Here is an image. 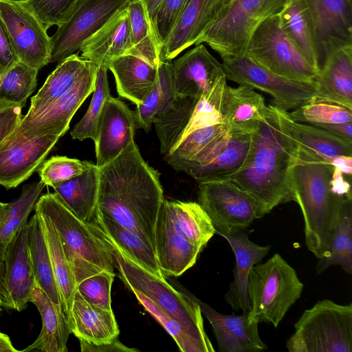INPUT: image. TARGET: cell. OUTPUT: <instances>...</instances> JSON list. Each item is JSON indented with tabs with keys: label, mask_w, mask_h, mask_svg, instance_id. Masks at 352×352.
I'll use <instances>...</instances> for the list:
<instances>
[{
	"label": "cell",
	"mask_w": 352,
	"mask_h": 352,
	"mask_svg": "<svg viewBox=\"0 0 352 352\" xmlns=\"http://www.w3.org/2000/svg\"><path fill=\"white\" fill-rule=\"evenodd\" d=\"M99 168L96 211L135 232L155 250L163 188L157 170L143 159L135 140Z\"/></svg>",
	"instance_id": "obj_1"
},
{
	"label": "cell",
	"mask_w": 352,
	"mask_h": 352,
	"mask_svg": "<svg viewBox=\"0 0 352 352\" xmlns=\"http://www.w3.org/2000/svg\"><path fill=\"white\" fill-rule=\"evenodd\" d=\"M298 150L279 126L273 106L250 134L248 155L228 179L252 196L264 215L280 204L294 201L292 170Z\"/></svg>",
	"instance_id": "obj_2"
},
{
	"label": "cell",
	"mask_w": 352,
	"mask_h": 352,
	"mask_svg": "<svg viewBox=\"0 0 352 352\" xmlns=\"http://www.w3.org/2000/svg\"><path fill=\"white\" fill-rule=\"evenodd\" d=\"M333 168L331 164L298 151L292 170L294 201L303 216L305 243L318 258L327 256L344 201L352 198L331 192Z\"/></svg>",
	"instance_id": "obj_3"
},
{
	"label": "cell",
	"mask_w": 352,
	"mask_h": 352,
	"mask_svg": "<svg viewBox=\"0 0 352 352\" xmlns=\"http://www.w3.org/2000/svg\"><path fill=\"white\" fill-rule=\"evenodd\" d=\"M91 225L107 246L113 266L127 287L132 292L142 294L177 320L206 352L214 351L205 332L203 315L194 295L181 285L177 283L175 288L165 278H160L138 265Z\"/></svg>",
	"instance_id": "obj_4"
},
{
	"label": "cell",
	"mask_w": 352,
	"mask_h": 352,
	"mask_svg": "<svg viewBox=\"0 0 352 352\" xmlns=\"http://www.w3.org/2000/svg\"><path fill=\"white\" fill-rule=\"evenodd\" d=\"M34 210L47 218L61 241L76 285L102 271L114 272L110 253L90 223L76 217L55 193L39 197Z\"/></svg>",
	"instance_id": "obj_5"
},
{
	"label": "cell",
	"mask_w": 352,
	"mask_h": 352,
	"mask_svg": "<svg viewBox=\"0 0 352 352\" xmlns=\"http://www.w3.org/2000/svg\"><path fill=\"white\" fill-rule=\"evenodd\" d=\"M303 287L296 271L279 254L257 263L248 284L250 319L277 327L300 297Z\"/></svg>",
	"instance_id": "obj_6"
},
{
	"label": "cell",
	"mask_w": 352,
	"mask_h": 352,
	"mask_svg": "<svg viewBox=\"0 0 352 352\" xmlns=\"http://www.w3.org/2000/svg\"><path fill=\"white\" fill-rule=\"evenodd\" d=\"M286 348L289 352H351L352 304L318 301L295 323Z\"/></svg>",
	"instance_id": "obj_7"
},
{
	"label": "cell",
	"mask_w": 352,
	"mask_h": 352,
	"mask_svg": "<svg viewBox=\"0 0 352 352\" xmlns=\"http://www.w3.org/2000/svg\"><path fill=\"white\" fill-rule=\"evenodd\" d=\"M289 0H234L226 12L213 23L195 45L207 43L221 58L243 55L256 28L278 14Z\"/></svg>",
	"instance_id": "obj_8"
},
{
	"label": "cell",
	"mask_w": 352,
	"mask_h": 352,
	"mask_svg": "<svg viewBox=\"0 0 352 352\" xmlns=\"http://www.w3.org/2000/svg\"><path fill=\"white\" fill-rule=\"evenodd\" d=\"M243 55L291 80L312 82L318 73L283 32L278 14L267 18L256 28Z\"/></svg>",
	"instance_id": "obj_9"
},
{
	"label": "cell",
	"mask_w": 352,
	"mask_h": 352,
	"mask_svg": "<svg viewBox=\"0 0 352 352\" xmlns=\"http://www.w3.org/2000/svg\"><path fill=\"white\" fill-rule=\"evenodd\" d=\"M199 204L221 236L247 229L264 216L252 196L226 179L199 182Z\"/></svg>",
	"instance_id": "obj_10"
},
{
	"label": "cell",
	"mask_w": 352,
	"mask_h": 352,
	"mask_svg": "<svg viewBox=\"0 0 352 352\" xmlns=\"http://www.w3.org/2000/svg\"><path fill=\"white\" fill-rule=\"evenodd\" d=\"M131 0H79L67 18L50 36V63H60L80 51L84 43Z\"/></svg>",
	"instance_id": "obj_11"
},
{
	"label": "cell",
	"mask_w": 352,
	"mask_h": 352,
	"mask_svg": "<svg viewBox=\"0 0 352 352\" xmlns=\"http://www.w3.org/2000/svg\"><path fill=\"white\" fill-rule=\"evenodd\" d=\"M222 66L227 79L267 93L270 104L288 111L315 99V82H298L279 76L258 65L245 55L226 56Z\"/></svg>",
	"instance_id": "obj_12"
},
{
	"label": "cell",
	"mask_w": 352,
	"mask_h": 352,
	"mask_svg": "<svg viewBox=\"0 0 352 352\" xmlns=\"http://www.w3.org/2000/svg\"><path fill=\"white\" fill-rule=\"evenodd\" d=\"M0 16L20 61L39 70L50 63V36L22 0H0Z\"/></svg>",
	"instance_id": "obj_13"
},
{
	"label": "cell",
	"mask_w": 352,
	"mask_h": 352,
	"mask_svg": "<svg viewBox=\"0 0 352 352\" xmlns=\"http://www.w3.org/2000/svg\"><path fill=\"white\" fill-rule=\"evenodd\" d=\"M250 144V135L229 132L197 154L192 160L177 162L170 166L202 182L224 179L243 165Z\"/></svg>",
	"instance_id": "obj_14"
},
{
	"label": "cell",
	"mask_w": 352,
	"mask_h": 352,
	"mask_svg": "<svg viewBox=\"0 0 352 352\" xmlns=\"http://www.w3.org/2000/svg\"><path fill=\"white\" fill-rule=\"evenodd\" d=\"M60 137L28 138L15 131L0 146V185L15 188L37 171Z\"/></svg>",
	"instance_id": "obj_15"
},
{
	"label": "cell",
	"mask_w": 352,
	"mask_h": 352,
	"mask_svg": "<svg viewBox=\"0 0 352 352\" xmlns=\"http://www.w3.org/2000/svg\"><path fill=\"white\" fill-rule=\"evenodd\" d=\"M138 129L135 111L110 96L99 118L95 140L96 165L102 167L120 155L134 140Z\"/></svg>",
	"instance_id": "obj_16"
},
{
	"label": "cell",
	"mask_w": 352,
	"mask_h": 352,
	"mask_svg": "<svg viewBox=\"0 0 352 352\" xmlns=\"http://www.w3.org/2000/svg\"><path fill=\"white\" fill-rule=\"evenodd\" d=\"M315 25L319 71L336 50L352 45L351 0H307Z\"/></svg>",
	"instance_id": "obj_17"
},
{
	"label": "cell",
	"mask_w": 352,
	"mask_h": 352,
	"mask_svg": "<svg viewBox=\"0 0 352 352\" xmlns=\"http://www.w3.org/2000/svg\"><path fill=\"white\" fill-rule=\"evenodd\" d=\"M234 0H190L161 51V60L171 61L195 45L202 34L222 16Z\"/></svg>",
	"instance_id": "obj_18"
},
{
	"label": "cell",
	"mask_w": 352,
	"mask_h": 352,
	"mask_svg": "<svg viewBox=\"0 0 352 352\" xmlns=\"http://www.w3.org/2000/svg\"><path fill=\"white\" fill-rule=\"evenodd\" d=\"M98 67H94L70 91L36 117L20 122L16 130L28 138L46 135L63 136L74 115L94 92Z\"/></svg>",
	"instance_id": "obj_19"
},
{
	"label": "cell",
	"mask_w": 352,
	"mask_h": 352,
	"mask_svg": "<svg viewBox=\"0 0 352 352\" xmlns=\"http://www.w3.org/2000/svg\"><path fill=\"white\" fill-rule=\"evenodd\" d=\"M175 94L199 98L225 75L220 63L203 44L170 62Z\"/></svg>",
	"instance_id": "obj_20"
},
{
	"label": "cell",
	"mask_w": 352,
	"mask_h": 352,
	"mask_svg": "<svg viewBox=\"0 0 352 352\" xmlns=\"http://www.w3.org/2000/svg\"><path fill=\"white\" fill-rule=\"evenodd\" d=\"M202 315L210 322L220 352H256L267 349L258 333V322L249 311L241 315L221 314L194 296Z\"/></svg>",
	"instance_id": "obj_21"
},
{
	"label": "cell",
	"mask_w": 352,
	"mask_h": 352,
	"mask_svg": "<svg viewBox=\"0 0 352 352\" xmlns=\"http://www.w3.org/2000/svg\"><path fill=\"white\" fill-rule=\"evenodd\" d=\"M28 222L12 239L3 256L6 310L22 311L25 309L34 284L28 252Z\"/></svg>",
	"instance_id": "obj_22"
},
{
	"label": "cell",
	"mask_w": 352,
	"mask_h": 352,
	"mask_svg": "<svg viewBox=\"0 0 352 352\" xmlns=\"http://www.w3.org/2000/svg\"><path fill=\"white\" fill-rule=\"evenodd\" d=\"M273 106V105H272ZM279 126L298 150L330 164L339 155L352 156V142L324 129L293 120L287 111L273 106Z\"/></svg>",
	"instance_id": "obj_23"
},
{
	"label": "cell",
	"mask_w": 352,
	"mask_h": 352,
	"mask_svg": "<svg viewBox=\"0 0 352 352\" xmlns=\"http://www.w3.org/2000/svg\"><path fill=\"white\" fill-rule=\"evenodd\" d=\"M252 230L244 229L223 236L230 245L235 256L234 280L225 294L226 302L234 311H250L248 293V279L252 267L269 253L270 245H259L249 239Z\"/></svg>",
	"instance_id": "obj_24"
},
{
	"label": "cell",
	"mask_w": 352,
	"mask_h": 352,
	"mask_svg": "<svg viewBox=\"0 0 352 352\" xmlns=\"http://www.w3.org/2000/svg\"><path fill=\"white\" fill-rule=\"evenodd\" d=\"M201 250L175 231L162 201L155 229V252L164 276H181L195 264Z\"/></svg>",
	"instance_id": "obj_25"
},
{
	"label": "cell",
	"mask_w": 352,
	"mask_h": 352,
	"mask_svg": "<svg viewBox=\"0 0 352 352\" xmlns=\"http://www.w3.org/2000/svg\"><path fill=\"white\" fill-rule=\"evenodd\" d=\"M94 67L97 66L78 54L58 63L37 94L31 98L30 109L21 122H27L46 110L70 91Z\"/></svg>",
	"instance_id": "obj_26"
},
{
	"label": "cell",
	"mask_w": 352,
	"mask_h": 352,
	"mask_svg": "<svg viewBox=\"0 0 352 352\" xmlns=\"http://www.w3.org/2000/svg\"><path fill=\"white\" fill-rule=\"evenodd\" d=\"M315 100L352 109V45L331 53L314 79Z\"/></svg>",
	"instance_id": "obj_27"
},
{
	"label": "cell",
	"mask_w": 352,
	"mask_h": 352,
	"mask_svg": "<svg viewBox=\"0 0 352 352\" xmlns=\"http://www.w3.org/2000/svg\"><path fill=\"white\" fill-rule=\"evenodd\" d=\"M267 113L262 95L245 85H227L223 97L222 116L229 133L250 135Z\"/></svg>",
	"instance_id": "obj_28"
},
{
	"label": "cell",
	"mask_w": 352,
	"mask_h": 352,
	"mask_svg": "<svg viewBox=\"0 0 352 352\" xmlns=\"http://www.w3.org/2000/svg\"><path fill=\"white\" fill-rule=\"evenodd\" d=\"M29 302L39 311L42 327L35 341L21 351L67 352L72 333L62 306L54 303L34 280Z\"/></svg>",
	"instance_id": "obj_29"
},
{
	"label": "cell",
	"mask_w": 352,
	"mask_h": 352,
	"mask_svg": "<svg viewBox=\"0 0 352 352\" xmlns=\"http://www.w3.org/2000/svg\"><path fill=\"white\" fill-rule=\"evenodd\" d=\"M131 47L127 9L119 13L89 38L80 52L81 56L97 67L108 69L111 61L126 54Z\"/></svg>",
	"instance_id": "obj_30"
},
{
	"label": "cell",
	"mask_w": 352,
	"mask_h": 352,
	"mask_svg": "<svg viewBox=\"0 0 352 352\" xmlns=\"http://www.w3.org/2000/svg\"><path fill=\"white\" fill-rule=\"evenodd\" d=\"M113 74L118 94L135 105L148 96L157 78L158 67L131 54L120 56L108 66Z\"/></svg>",
	"instance_id": "obj_31"
},
{
	"label": "cell",
	"mask_w": 352,
	"mask_h": 352,
	"mask_svg": "<svg viewBox=\"0 0 352 352\" xmlns=\"http://www.w3.org/2000/svg\"><path fill=\"white\" fill-rule=\"evenodd\" d=\"M70 330L78 340L95 344L110 342L120 333L113 309L89 303L77 290L71 309Z\"/></svg>",
	"instance_id": "obj_32"
},
{
	"label": "cell",
	"mask_w": 352,
	"mask_h": 352,
	"mask_svg": "<svg viewBox=\"0 0 352 352\" xmlns=\"http://www.w3.org/2000/svg\"><path fill=\"white\" fill-rule=\"evenodd\" d=\"M91 223L130 260L158 278H165L151 244L98 211Z\"/></svg>",
	"instance_id": "obj_33"
},
{
	"label": "cell",
	"mask_w": 352,
	"mask_h": 352,
	"mask_svg": "<svg viewBox=\"0 0 352 352\" xmlns=\"http://www.w3.org/2000/svg\"><path fill=\"white\" fill-rule=\"evenodd\" d=\"M278 14L283 32L318 72L315 25L308 1L289 0Z\"/></svg>",
	"instance_id": "obj_34"
},
{
	"label": "cell",
	"mask_w": 352,
	"mask_h": 352,
	"mask_svg": "<svg viewBox=\"0 0 352 352\" xmlns=\"http://www.w3.org/2000/svg\"><path fill=\"white\" fill-rule=\"evenodd\" d=\"M99 168L91 164L87 170L52 188L62 203L79 219L91 223L96 212Z\"/></svg>",
	"instance_id": "obj_35"
},
{
	"label": "cell",
	"mask_w": 352,
	"mask_h": 352,
	"mask_svg": "<svg viewBox=\"0 0 352 352\" xmlns=\"http://www.w3.org/2000/svg\"><path fill=\"white\" fill-rule=\"evenodd\" d=\"M163 204L175 231L199 248L203 249L215 234L199 203L164 199Z\"/></svg>",
	"instance_id": "obj_36"
},
{
	"label": "cell",
	"mask_w": 352,
	"mask_h": 352,
	"mask_svg": "<svg viewBox=\"0 0 352 352\" xmlns=\"http://www.w3.org/2000/svg\"><path fill=\"white\" fill-rule=\"evenodd\" d=\"M35 212L41 222L62 308L70 328L71 309L77 290L75 277L56 229L47 218Z\"/></svg>",
	"instance_id": "obj_37"
},
{
	"label": "cell",
	"mask_w": 352,
	"mask_h": 352,
	"mask_svg": "<svg viewBox=\"0 0 352 352\" xmlns=\"http://www.w3.org/2000/svg\"><path fill=\"white\" fill-rule=\"evenodd\" d=\"M28 245L34 280L54 303L61 305L47 245L36 212L28 222Z\"/></svg>",
	"instance_id": "obj_38"
},
{
	"label": "cell",
	"mask_w": 352,
	"mask_h": 352,
	"mask_svg": "<svg viewBox=\"0 0 352 352\" xmlns=\"http://www.w3.org/2000/svg\"><path fill=\"white\" fill-rule=\"evenodd\" d=\"M197 98L176 96L155 118L153 124L160 151L167 155L177 144L186 128Z\"/></svg>",
	"instance_id": "obj_39"
},
{
	"label": "cell",
	"mask_w": 352,
	"mask_h": 352,
	"mask_svg": "<svg viewBox=\"0 0 352 352\" xmlns=\"http://www.w3.org/2000/svg\"><path fill=\"white\" fill-rule=\"evenodd\" d=\"M127 10L131 28V47L126 54L140 57L158 67L162 60V47L152 31L142 1L131 0Z\"/></svg>",
	"instance_id": "obj_40"
},
{
	"label": "cell",
	"mask_w": 352,
	"mask_h": 352,
	"mask_svg": "<svg viewBox=\"0 0 352 352\" xmlns=\"http://www.w3.org/2000/svg\"><path fill=\"white\" fill-rule=\"evenodd\" d=\"M170 60H161L158 66L157 78L153 89L135 111L138 129L150 131L155 117L176 97L171 74Z\"/></svg>",
	"instance_id": "obj_41"
},
{
	"label": "cell",
	"mask_w": 352,
	"mask_h": 352,
	"mask_svg": "<svg viewBox=\"0 0 352 352\" xmlns=\"http://www.w3.org/2000/svg\"><path fill=\"white\" fill-rule=\"evenodd\" d=\"M337 265L346 273L352 274V198L344 201L327 256L319 258L317 273L320 274L330 266Z\"/></svg>",
	"instance_id": "obj_42"
},
{
	"label": "cell",
	"mask_w": 352,
	"mask_h": 352,
	"mask_svg": "<svg viewBox=\"0 0 352 352\" xmlns=\"http://www.w3.org/2000/svg\"><path fill=\"white\" fill-rule=\"evenodd\" d=\"M45 185L41 182H34L23 186L20 196L14 201L9 203V211L0 229V257L3 258L8 245L28 221V218L34 209Z\"/></svg>",
	"instance_id": "obj_43"
},
{
	"label": "cell",
	"mask_w": 352,
	"mask_h": 352,
	"mask_svg": "<svg viewBox=\"0 0 352 352\" xmlns=\"http://www.w3.org/2000/svg\"><path fill=\"white\" fill-rule=\"evenodd\" d=\"M227 85V78L223 75L210 90L197 99L188 124L174 148L195 130L210 125L224 124L222 106Z\"/></svg>",
	"instance_id": "obj_44"
},
{
	"label": "cell",
	"mask_w": 352,
	"mask_h": 352,
	"mask_svg": "<svg viewBox=\"0 0 352 352\" xmlns=\"http://www.w3.org/2000/svg\"><path fill=\"white\" fill-rule=\"evenodd\" d=\"M38 70L19 60L0 78V102L23 107L34 91Z\"/></svg>",
	"instance_id": "obj_45"
},
{
	"label": "cell",
	"mask_w": 352,
	"mask_h": 352,
	"mask_svg": "<svg viewBox=\"0 0 352 352\" xmlns=\"http://www.w3.org/2000/svg\"><path fill=\"white\" fill-rule=\"evenodd\" d=\"M107 70L104 66L98 67L91 100L82 119L70 132L73 139L80 141L87 138L95 140L99 118L106 100L111 96Z\"/></svg>",
	"instance_id": "obj_46"
},
{
	"label": "cell",
	"mask_w": 352,
	"mask_h": 352,
	"mask_svg": "<svg viewBox=\"0 0 352 352\" xmlns=\"http://www.w3.org/2000/svg\"><path fill=\"white\" fill-rule=\"evenodd\" d=\"M229 132L225 124L198 129L186 136L165 156L169 165L192 160L198 153Z\"/></svg>",
	"instance_id": "obj_47"
},
{
	"label": "cell",
	"mask_w": 352,
	"mask_h": 352,
	"mask_svg": "<svg viewBox=\"0 0 352 352\" xmlns=\"http://www.w3.org/2000/svg\"><path fill=\"white\" fill-rule=\"evenodd\" d=\"M289 113L293 120L311 125L352 122L351 109L315 99Z\"/></svg>",
	"instance_id": "obj_48"
},
{
	"label": "cell",
	"mask_w": 352,
	"mask_h": 352,
	"mask_svg": "<svg viewBox=\"0 0 352 352\" xmlns=\"http://www.w3.org/2000/svg\"><path fill=\"white\" fill-rule=\"evenodd\" d=\"M139 302L165 329L182 352H206L175 319L167 314L150 299L138 292H133Z\"/></svg>",
	"instance_id": "obj_49"
},
{
	"label": "cell",
	"mask_w": 352,
	"mask_h": 352,
	"mask_svg": "<svg viewBox=\"0 0 352 352\" xmlns=\"http://www.w3.org/2000/svg\"><path fill=\"white\" fill-rule=\"evenodd\" d=\"M92 163L65 156H53L44 161L38 173L41 181L48 186L71 179L87 170Z\"/></svg>",
	"instance_id": "obj_50"
},
{
	"label": "cell",
	"mask_w": 352,
	"mask_h": 352,
	"mask_svg": "<svg viewBox=\"0 0 352 352\" xmlns=\"http://www.w3.org/2000/svg\"><path fill=\"white\" fill-rule=\"evenodd\" d=\"M114 276L115 273L100 272L77 284L76 289L89 303L111 310V291Z\"/></svg>",
	"instance_id": "obj_51"
},
{
	"label": "cell",
	"mask_w": 352,
	"mask_h": 352,
	"mask_svg": "<svg viewBox=\"0 0 352 352\" xmlns=\"http://www.w3.org/2000/svg\"><path fill=\"white\" fill-rule=\"evenodd\" d=\"M46 30L59 25L72 12L79 0H22Z\"/></svg>",
	"instance_id": "obj_52"
},
{
	"label": "cell",
	"mask_w": 352,
	"mask_h": 352,
	"mask_svg": "<svg viewBox=\"0 0 352 352\" xmlns=\"http://www.w3.org/2000/svg\"><path fill=\"white\" fill-rule=\"evenodd\" d=\"M190 1L164 0L161 4L155 19L154 33L162 48Z\"/></svg>",
	"instance_id": "obj_53"
},
{
	"label": "cell",
	"mask_w": 352,
	"mask_h": 352,
	"mask_svg": "<svg viewBox=\"0 0 352 352\" xmlns=\"http://www.w3.org/2000/svg\"><path fill=\"white\" fill-rule=\"evenodd\" d=\"M22 109L16 104L0 102V146L19 126Z\"/></svg>",
	"instance_id": "obj_54"
},
{
	"label": "cell",
	"mask_w": 352,
	"mask_h": 352,
	"mask_svg": "<svg viewBox=\"0 0 352 352\" xmlns=\"http://www.w3.org/2000/svg\"><path fill=\"white\" fill-rule=\"evenodd\" d=\"M19 60L0 16V78Z\"/></svg>",
	"instance_id": "obj_55"
},
{
	"label": "cell",
	"mask_w": 352,
	"mask_h": 352,
	"mask_svg": "<svg viewBox=\"0 0 352 352\" xmlns=\"http://www.w3.org/2000/svg\"><path fill=\"white\" fill-rule=\"evenodd\" d=\"M80 351L82 352H136L139 351L134 348H129L116 339L110 342L95 344L79 340Z\"/></svg>",
	"instance_id": "obj_56"
},
{
	"label": "cell",
	"mask_w": 352,
	"mask_h": 352,
	"mask_svg": "<svg viewBox=\"0 0 352 352\" xmlns=\"http://www.w3.org/2000/svg\"><path fill=\"white\" fill-rule=\"evenodd\" d=\"M344 175L339 169L333 168L330 180L331 190L340 197H352L350 182L345 179Z\"/></svg>",
	"instance_id": "obj_57"
},
{
	"label": "cell",
	"mask_w": 352,
	"mask_h": 352,
	"mask_svg": "<svg viewBox=\"0 0 352 352\" xmlns=\"http://www.w3.org/2000/svg\"><path fill=\"white\" fill-rule=\"evenodd\" d=\"M314 126L324 129L352 142V122L339 124H319Z\"/></svg>",
	"instance_id": "obj_58"
},
{
	"label": "cell",
	"mask_w": 352,
	"mask_h": 352,
	"mask_svg": "<svg viewBox=\"0 0 352 352\" xmlns=\"http://www.w3.org/2000/svg\"><path fill=\"white\" fill-rule=\"evenodd\" d=\"M144 7L145 12L154 33V23L157 11L164 0H141Z\"/></svg>",
	"instance_id": "obj_59"
},
{
	"label": "cell",
	"mask_w": 352,
	"mask_h": 352,
	"mask_svg": "<svg viewBox=\"0 0 352 352\" xmlns=\"http://www.w3.org/2000/svg\"><path fill=\"white\" fill-rule=\"evenodd\" d=\"M330 164L344 175L351 176L352 174V156L350 155H339L334 157Z\"/></svg>",
	"instance_id": "obj_60"
},
{
	"label": "cell",
	"mask_w": 352,
	"mask_h": 352,
	"mask_svg": "<svg viewBox=\"0 0 352 352\" xmlns=\"http://www.w3.org/2000/svg\"><path fill=\"white\" fill-rule=\"evenodd\" d=\"M5 265L3 258L0 257V316L7 302V292L4 285Z\"/></svg>",
	"instance_id": "obj_61"
},
{
	"label": "cell",
	"mask_w": 352,
	"mask_h": 352,
	"mask_svg": "<svg viewBox=\"0 0 352 352\" xmlns=\"http://www.w3.org/2000/svg\"><path fill=\"white\" fill-rule=\"evenodd\" d=\"M19 351L12 344L10 337L0 331V352Z\"/></svg>",
	"instance_id": "obj_62"
},
{
	"label": "cell",
	"mask_w": 352,
	"mask_h": 352,
	"mask_svg": "<svg viewBox=\"0 0 352 352\" xmlns=\"http://www.w3.org/2000/svg\"><path fill=\"white\" fill-rule=\"evenodd\" d=\"M9 203L0 201V229L2 228L9 211Z\"/></svg>",
	"instance_id": "obj_63"
}]
</instances>
